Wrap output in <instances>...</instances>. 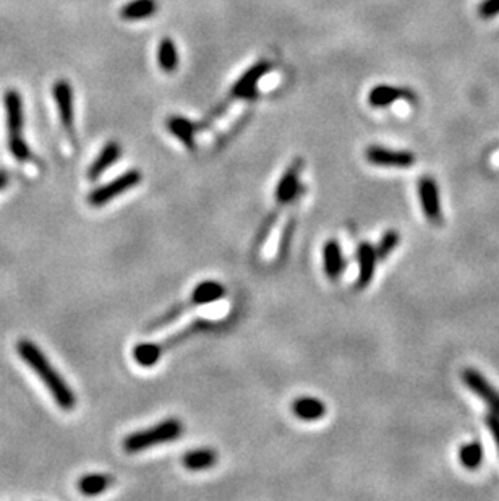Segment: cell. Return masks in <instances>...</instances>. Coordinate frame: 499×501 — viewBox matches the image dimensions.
Wrapping results in <instances>:
<instances>
[{
  "mask_svg": "<svg viewBox=\"0 0 499 501\" xmlns=\"http://www.w3.org/2000/svg\"><path fill=\"white\" fill-rule=\"evenodd\" d=\"M17 350L26 364L34 370V373L44 381L46 388L50 391L54 401L64 411H71L76 404L75 392L70 390V386L65 383V380L57 373V370L50 365L49 359L46 357L43 350H41L34 343L28 339L18 341Z\"/></svg>",
  "mask_w": 499,
  "mask_h": 501,
  "instance_id": "cell-1",
  "label": "cell"
},
{
  "mask_svg": "<svg viewBox=\"0 0 499 501\" xmlns=\"http://www.w3.org/2000/svg\"><path fill=\"white\" fill-rule=\"evenodd\" d=\"M5 112H7L8 149L18 161H28L31 149L23 139V99L17 90H8L4 96Z\"/></svg>",
  "mask_w": 499,
  "mask_h": 501,
  "instance_id": "cell-2",
  "label": "cell"
},
{
  "mask_svg": "<svg viewBox=\"0 0 499 501\" xmlns=\"http://www.w3.org/2000/svg\"><path fill=\"white\" fill-rule=\"evenodd\" d=\"M184 425L179 418H168V420L158 423V425L146 428V430L135 432L123 440V449L128 454L144 451L151 446L163 445V443L174 441L182 435Z\"/></svg>",
  "mask_w": 499,
  "mask_h": 501,
  "instance_id": "cell-3",
  "label": "cell"
},
{
  "mask_svg": "<svg viewBox=\"0 0 499 501\" xmlns=\"http://www.w3.org/2000/svg\"><path fill=\"white\" fill-rule=\"evenodd\" d=\"M139 182H142V172H139V170L137 169L127 170V172L121 175V177L114 179L112 182L93 190L90 196H88V203L95 206V208H100V206L107 205L111 200L117 198L118 195H123L125 192H128L130 188L137 187Z\"/></svg>",
  "mask_w": 499,
  "mask_h": 501,
  "instance_id": "cell-4",
  "label": "cell"
},
{
  "mask_svg": "<svg viewBox=\"0 0 499 501\" xmlns=\"http://www.w3.org/2000/svg\"><path fill=\"white\" fill-rule=\"evenodd\" d=\"M367 161L373 166L379 167H392V169H409L415 164V154L407 151V149H391L378 146H368L365 151Z\"/></svg>",
  "mask_w": 499,
  "mask_h": 501,
  "instance_id": "cell-5",
  "label": "cell"
},
{
  "mask_svg": "<svg viewBox=\"0 0 499 501\" xmlns=\"http://www.w3.org/2000/svg\"><path fill=\"white\" fill-rule=\"evenodd\" d=\"M462 381L477 397L490 407L493 414L499 416V391L475 369L462 370Z\"/></svg>",
  "mask_w": 499,
  "mask_h": 501,
  "instance_id": "cell-6",
  "label": "cell"
},
{
  "mask_svg": "<svg viewBox=\"0 0 499 501\" xmlns=\"http://www.w3.org/2000/svg\"><path fill=\"white\" fill-rule=\"evenodd\" d=\"M418 198L422 205L425 218L433 224H439L443 221V210H441L439 187L431 175H423L418 180Z\"/></svg>",
  "mask_w": 499,
  "mask_h": 501,
  "instance_id": "cell-7",
  "label": "cell"
},
{
  "mask_svg": "<svg viewBox=\"0 0 499 501\" xmlns=\"http://www.w3.org/2000/svg\"><path fill=\"white\" fill-rule=\"evenodd\" d=\"M301 170H303V161H301V159H295V161L289 166V169L285 170L284 175L279 180L278 188H275V200H278V203L280 205L290 203V201L299 195L301 188V184H300Z\"/></svg>",
  "mask_w": 499,
  "mask_h": 501,
  "instance_id": "cell-8",
  "label": "cell"
},
{
  "mask_svg": "<svg viewBox=\"0 0 499 501\" xmlns=\"http://www.w3.org/2000/svg\"><path fill=\"white\" fill-rule=\"evenodd\" d=\"M55 104L59 107L60 121L67 132L74 133V91L67 80H57L52 88Z\"/></svg>",
  "mask_w": 499,
  "mask_h": 501,
  "instance_id": "cell-9",
  "label": "cell"
},
{
  "mask_svg": "<svg viewBox=\"0 0 499 501\" xmlns=\"http://www.w3.org/2000/svg\"><path fill=\"white\" fill-rule=\"evenodd\" d=\"M269 69H271V62L268 60H259L258 64H254L252 69L247 70L243 74L235 85L232 86L231 95L233 97H250L254 95V90H257V83L263 78L264 75L268 74Z\"/></svg>",
  "mask_w": 499,
  "mask_h": 501,
  "instance_id": "cell-10",
  "label": "cell"
},
{
  "mask_svg": "<svg viewBox=\"0 0 499 501\" xmlns=\"http://www.w3.org/2000/svg\"><path fill=\"white\" fill-rule=\"evenodd\" d=\"M357 261H358V277H357V289H365L370 286L373 281L374 271H376L378 256L374 252V247L370 242H362L357 250Z\"/></svg>",
  "mask_w": 499,
  "mask_h": 501,
  "instance_id": "cell-11",
  "label": "cell"
},
{
  "mask_svg": "<svg viewBox=\"0 0 499 501\" xmlns=\"http://www.w3.org/2000/svg\"><path fill=\"white\" fill-rule=\"evenodd\" d=\"M323 265L326 276L336 281L346 270V258L341 244L334 239L327 240L323 247Z\"/></svg>",
  "mask_w": 499,
  "mask_h": 501,
  "instance_id": "cell-12",
  "label": "cell"
},
{
  "mask_svg": "<svg viewBox=\"0 0 499 501\" xmlns=\"http://www.w3.org/2000/svg\"><path fill=\"white\" fill-rule=\"evenodd\" d=\"M413 99V95L409 90H400L397 86L378 85L368 95V102L373 107H388L399 99Z\"/></svg>",
  "mask_w": 499,
  "mask_h": 501,
  "instance_id": "cell-13",
  "label": "cell"
},
{
  "mask_svg": "<svg viewBox=\"0 0 499 501\" xmlns=\"http://www.w3.org/2000/svg\"><path fill=\"white\" fill-rule=\"evenodd\" d=\"M292 412L295 417L301 418V420L315 422L326 416L327 407L323 401L318 399V397L303 396L292 402Z\"/></svg>",
  "mask_w": 499,
  "mask_h": 501,
  "instance_id": "cell-14",
  "label": "cell"
},
{
  "mask_svg": "<svg viewBox=\"0 0 499 501\" xmlns=\"http://www.w3.org/2000/svg\"><path fill=\"white\" fill-rule=\"evenodd\" d=\"M121 154H122L121 144L116 142H109L106 146L102 148L100 156L95 159V163L91 164L90 169H88V179L90 180L100 179L101 175L106 172V170L111 167L118 158H121Z\"/></svg>",
  "mask_w": 499,
  "mask_h": 501,
  "instance_id": "cell-15",
  "label": "cell"
},
{
  "mask_svg": "<svg viewBox=\"0 0 499 501\" xmlns=\"http://www.w3.org/2000/svg\"><path fill=\"white\" fill-rule=\"evenodd\" d=\"M226 296V287L216 281H203L193 289L191 294V301L189 302L190 307L206 306V303L217 302L219 298Z\"/></svg>",
  "mask_w": 499,
  "mask_h": 501,
  "instance_id": "cell-16",
  "label": "cell"
},
{
  "mask_svg": "<svg viewBox=\"0 0 499 501\" xmlns=\"http://www.w3.org/2000/svg\"><path fill=\"white\" fill-rule=\"evenodd\" d=\"M182 462L189 471H205V469L216 466L217 453L207 448L193 449V451H189L182 458Z\"/></svg>",
  "mask_w": 499,
  "mask_h": 501,
  "instance_id": "cell-17",
  "label": "cell"
},
{
  "mask_svg": "<svg viewBox=\"0 0 499 501\" xmlns=\"http://www.w3.org/2000/svg\"><path fill=\"white\" fill-rule=\"evenodd\" d=\"M168 128H169V132H172L174 135L179 138L186 148H190V149L195 148L196 128L193 125V122H190L189 118H185V117L174 116V117L168 118Z\"/></svg>",
  "mask_w": 499,
  "mask_h": 501,
  "instance_id": "cell-18",
  "label": "cell"
},
{
  "mask_svg": "<svg viewBox=\"0 0 499 501\" xmlns=\"http://www.w3.org/2000/svg\"><path fill=\"white\" fill-rule=\"evenodd\" d=\"M112 483L114 479L111 475L88 474L78 480V490H80L83 495H86V497H95V495L106 492Z\"/></svg>",
  "mask_w": 499,
  "mask_h": 501,
  "instance_id": "cell-19",
  "label": "cell"
},
{
  "mask_svg": "<svg viewBox=\"0 0 499 501\" xmlns=\"http://www.w3.org/2000/svg\"><path fill=\"white\" fill-rule=\"evenodd\" d=\"M156 10H158L156 0H132V2L123 5L121 10V17L123 20H128V22H133V20L151 17V15L156 13Z\"/></svg>",
  "mask_w": 499,
  "mask_h": 501,
  "instance_id": "cell-20",
  "label": "cell"
},
{
  "mask_svg": "<svg viewBox=\"0 0 499 501\" xmlns=\"http://www.w3.org/2000/svg\"><path fill=\"white\" fill-rule=\"evenodd\" d=\"M483 456H485V451H483L480 441H469L459 449V461L469 471H475L481 466Z\"/></svg>",
  "mask_w": 499,
  "mask_h": 501,
  "instance_id": "cell-21",
  "label": "cell"
},
{
  "mask_svg": "<svg viewBox=\"0 0 499 501\" xmlns=\"http://www.w3.org/2000/svg\"><path fill=\"white\" fill-rule=\"evenodd\" d=\"M158 62L164 71H174L179 65V54H177L175 43L170 38H164L158 48Z\"/></svg>",
  "mask_w": 499,
  "mask_h": 501,
  "instance_id": "cell-22",
  "label": "cell"
},
{
  "mask_svg": "<svg viewBox=\"0 0 499 501\" xmlns=\"http://www.w3.org/2000/svg\"><path fill=\"white\" fill-rule=\"evenodd\" d=\"M160 354H163V345L153 344V343L138 344L137 348L133 349L135 362L142 366H153L158 364L160 359Z\"/></svg>",
  "mask_w": 499,
  "mask_h": 501,
  "instance_id": "cell-23",
  "label": "cell"
},
{
  "mask_svg": "<svg viewBox=\"0 0 499 501\" xmlns=\"http://www.w3.org/2000/svg\"><path fill=\"white\" fill-rule=\"evenodd\" d=\"M400 244V234L396 229H389L383 234L381 239H379L378 245L374 247V252H376L378 261L386 260V258L391 255V253L397 249Z\"/></svg>",
  "mask_w": 499,
  "mask_h": 501,
  "instance_id": "cell-24",
  "label": "cell"
},
{
  "mask_svg": "<svg viewBox=\"0 0 499 501\" xmlns=\"http://www.w3.org/2000/svg\"><path fill=\"white\" fill-rule=\"evenodd\" d=\"M478 15L485 20L496 17V15H499V0H483L478 5Z\"/></svg>",
  "mask_w": 499,
  "mask_h": 501,
  "instance_id": "cell-25",
  "label": "cell"
},
{
  "mask_svg": "<svg viewBox=\"0 0 499 501\" xmlns=\"http://www.w3.org/2000/svg\"><path fill=\"white\" fill-rule=\"evenodd\" d=\"M485 422H486L488 430H490V433H491L493 440H495L496 446H498V449H499V416L493 414V412H491L490 416H486Z\"/></svg>",
  "mask_w": 499,
  "mask_h": 501,
  "instance_id": "cell-26",
  "label": "cell"
},
{
  "mask_svg": "<svg viewBox=\"0 0 499 501\" xmlns=\"http://www.w3.org/2000/svg\"><path fill=\"white\" fill-rule=\"evenodd\" d=\"M8 180H10L8 174L5 172V170H0V190H4L5 187H7Z\"/></svg>",
  "mask_w": 499,
  "mask_h": 501,
  "instance_id": "cell-27",
  "label": "cell"
}]
</instances>
